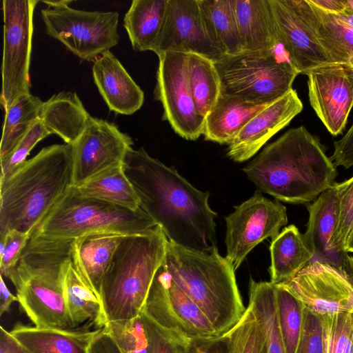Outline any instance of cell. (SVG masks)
Wrapping results in <instances>:
<instances>
[{
    "mask_svg": "<svg viewBox=\"0 0 353 353\" xmlns=\"http://www.w3.org/2000/svg\"><path fill=\"white\" fill-rule=\"evenodd\" d=\"M149 340L150 353H187L191 341L167 332L141 313Z\"/></svg>",
    "mask_w": 353,
    "mask_h": 353,
    "instance_id": "43",
    "label": "cell"
},
{
    "mask_svg": "<svg viewBox=\"0 0 353 353\" xmlns=\"http://www.w3.org/2000/svg\"><path fill=\"white\" fill-rule=\"evenodd\" d=\"M123 168L140 208L170 242L201 252L216 248L217 213L209 205V192L196 188L174 167L152 157L143 148H130Z\"/></svg>",
    "mask_w": 353,
    "mask_h": 353,
    "instance_id": "1",
    "label": "cell"
},
{
    "mask_svg": "<svg viewBox=\"0 0 353 353\" xmlns=\"http://www.w3.org/2000/svg\"><path fill=\"white\" fill-rule=\"evenodd\" d=\"M277 50L242 52L215 62L221 93L271 103L292 88L299 74Z\"/></svg>",
    "mask_w": 353,
    "mask_h": 353,
    "instance_id": "8",
    "label": "cell"
},
{
    "mask_svg": "<svg viewBox=\"0 0 353 353\" xmlns=\"http://www.w3.org/2000/svg\"><path fill=\"white\" fill-rule=\"evenodd\" d=\"M102 329L39 327L17 323L10 332L29 353H90L92 342Z\"/></svg>",
    "mask_w": 353,
    "mask_h": 353,
    "instance_id": "24",
    "label": "cell"
},
{
    "mask_svg": "<svg viewBox=\"0 0 353 353\" xmlns=\"http://www.w3.org/2000/svg\"><path fill=\"white\" fill-rule=\"evenodd\" d=\"M243 52L277 50L281 45L269 0H232Z\"/></svg>",
    "mask_w": 353,
    "mask_h": 353,
    "instance_id": "26",
    "label": "cell"
},
{
    "mask_svg": "<svg viewBox=\"0 0 353 353\" xmlns=\"http://www.w3.org/2000/svg\"><path fill=\"white\" fill-rule=\"evenodd\" d=\"M316 7L326 11L340 12L345 8V0H309Z\"/></svg>",
    "mask_w": 353,
    "mask_h": 353,
    "instance_id": "50",
    "label": "cell"
},
{
    "mask_svg": "<svg viewBox=\"0 0 353 353\" xmlns=\"http://www.w3.org/2000/svg\"><path fill=\"white\" fill-rule=\"evenodd\" d=\"M339 188V183H334L307 205L309 217L303 235L314 255L312 262L328 263L350 276L348 254L338 253L332 245L338 222Z\"/></svg>",
    "mask_w": 353,
    "mask_h": 353,
    "instance_id": "20",
    "label": "cell"
},
{
    "mask_svg": "<svg viewBox=\"0 0 353 353\" xmlns=\"http://www.w3.org/2000/svg\"><path fill=\"white\" fill-rule=\"evenodd\" d=\"M43 101L30 93L18 97L5 110L0 159L8 155L37 121Z\"/></svg>",
    "mask_w": 353,
    "mask_h": 353,
    "instance_id": "35",
    "label": "cell"
},
{
    "mask_svg": "<svg viewBox=\"0 0 353 353\" xmlns=\"http://www.w3.org/2000/svg\"><path fill=\"white\" fill-rule=\"evenodd\" d=\"M160 328L190 341L218 336L198 305L177 285L163 264L141 312Z\"/></svg>",
    "mask_w": 353,
    "mask_h": 353,
    "instance_id": "11",
    "label": "cell"
},
{
    "mask_svg": "<svg viewBox=\"0 0 353 353\" xmlns=\"http://www.w3.org/2000/svg\"><path fill=\"white\" fill-rule=\"evenodd\" d=\"M307 27L331 63H343L353 53V11L321 9L309 0H294Z\"/></svg>",
    "mask_w": 353,
    "mask_h": 353,
    "instance_id": "21",
    "label": "cell"
},
{
    "mask_svg": "<svg viewBox=\"0 0 353 353\" xmlns=\"http://www.w3.org/2000/svg\"><path fill=\"white\" fill-rule=\"evenodd\" d=\"M48 7H57L62 6H69L72 2L70 0H59V1H43Z\"/></svg>",
    "mask_w": 353,
    "mask_h": 353,
    "instance_id": "51",
    "label": "cell"
},
{
    "mask_svg": "<svg viewBox=\"0 0 353 353\" xmlns=\"http://www.w3.org/2000/svg\"><path fill=\"white\" fill-rule=\"evenodd\" d=\"M163 265L203 312L218 336L240 321L246 307L237 286L235 269L217 248L201 252L168 241Z\"/></svg>",
    "mask_w": 353,
    "mask_h": 353,
    "instance_id": "4",
    "label": "cell"
},
{
    "mask_svg": "<svg viewBox=\"0 0 353 353\" xmlns=\"http://www.w3.org/2000/svg\"><path fill=\"white\" fill-rule=\"evenodd\" d=\"M19 301L17 296L14 295L6 286L3 277L0 276V315L10 310L11 305Z\"/></svg>",
    "mask_w": 353,
    "mask_h": 353,
    "instance_id": "49",
    "label": "cell"
},
{
    "mask_svg": "<svg viewBox=\"0 0 353 353\" xmlns=\"http://www.w3.org/2000/svg\"><path fill=\"white\" fill-rule=\"evenodd\" d=\"M225 220V257L236 270L254 247L279 234L288 223L287 209L278 200H270L257 190L250 199L236 205Z\"/></svg>",
    "mask_w": 353,
    "mask_h": 353,
    "instance_id": "12",
    "label": "cell"
},
{
    "mask_svg": "<svg viewBox=\"0 0 353 353\" xmlns=\"http://www.w3.org/2000/svg\"><path fill=\"white\" fill-rule=\"evenodd\" d=\"M168 240L160 226L125 235L103 278L101 299L107 322L141 314Z\"/></svg>",
    "mask_w": 353,
    "mask_h": 353,
    "instance_id": "6",
    "label": "cell"
},
{
    "mask_svg": "<svg viewBox=\"0 0 353 353\" xmlns=\"http://www.w3.org/2000/svg\"><path fill=\"white\" fill-rule=\"evenodd\" d=\"M189 82L196 112L205 118L221 92L215 62L201 55L189 54Z\"/></svg>",
    "mask_w": 353,
    "mask_h": 353,
    "instance_id": "34",
    "label": "cell"
},
{
    "mask_svg": "<svg viewBox=\"0 0 353 353\" xmlns=\"http://www.w3.org/2000/svg\"><path fill=\"white\" fill-rule=\"evenodd\" d=\"M325 353H353V313L323 316Z\"/></svg>",
    "mask_w": 353,
    "mask_h": 353,
    "instance_id": "39",
    "label": "cell"
},
{
    "mask_svg": "<svg viewBox=\"0 0 353 353\" xmlns=\"http://www.w3.org/2000/svg\"><path fill=\"white\" fill-rule=\"evenodd\" d=\"M279 325L287 353H295L301 334L305 306L284 285L274 284Z\"/></svg>",
    "mask_w": 353,
    "mask_h": 353,
    "instance_id": "36",
    "label": "cell"
},
{
    "mask_svg": "<svg viewBox=\"0 0 353 353\" xmlns=\"http://www.w3.org/2000/svg\"><path fill=\"white\" fill-rule=\"evenodd\" d=\"M168 1H132L123 26L134 50L152 51L163 25Z\"/></svg>",
    "mask_w": 353,
    "mask_h": 353,
    "instance_id": "29",
    "label": "cell"
},
{
    "mask_svg": "<svg viewBox=\"0 0 353 353\" xmlns=\"http://www.w3.org/2000/svg\"><path fill=\"white\" fill-rule=\"evenodd\" d=\"M270 252L269 273L273 284L293 279L314 257L303 235L294 225L285 227L272 239Z\"/></svg>",
    "mask_w": 353,
    "mask_h": 353,
    "instance_id": "28",
    "label": "cell"
},
{
    "mask_svg": "<svg viewBox=\"0 0 353 353\" xmlns=\"http://www.w3.org/2000/svg\"><path fill=\"white\" fill-rule=\"evenodd\" d=\"M124 236L116 232H92L72 241V262L100 299L103 278Z\"/></svg>",
    "mask_w": 353,
    "mask_h": 353,
    "instance_id": "23",
    "label": "cell"
},
{
    "mask_svg": "<svg viewBox=\"0 0 353 353\" xmlns=\"http://www.w3.org/2000/svg\"><path fill=\"white\" fill-rule=\"evenodd\" d=\"M341 64L347 66L348 68L353 70V53L349 57V58L345 63Z\"/></svg>",
    "mask_w": 353,
    "mask_h": 353,
    "instance_id": "54",
    "label": "cell"
},
{
    "mask_svg": "<svg viewBox=\"0 0 353 353\" xmlns=\"http://www.w3.org/2000/svg\"><path fill=\"white\" fill-rule=\"evenodd\" d=\"M159 57L154 97L163 106V119L181 137L196 140L205 118L195 109L189 82V54L167 52Z\"/></svg>",
    "mask_w": 353,
    "mask_h": 353,
    "instance_id": "13",
    "label": "cell"
},
{
    "mask_svg": "<svg viewBox=\"0 0 353 353\" xmlns=\"http://www.w3.org/2000/svg\"><path fill=\"white\" fill-rule=\"evenodd\" d=\"M50 133L38 119L18 142L12 150L2 159L0 179L7 177L17 167L26 161V157L36 144Z\"/></svg>",
    "mask_w": 353,
    "mask_h": 353,
    "instance_id": "41",
    "label": "cell"
},
{
    "mask_svg": "<svg viewBox=\"0 0 353 353\" xmlns=\"http://www.w3.org/2000/svg\"><path fill=\"white\" fill-rule=\"evenodd\" d=\"M248 305L263 328L267 353H287L278 322L274 284L250 279Z\"/></svg>",
    "mask_w": 353,
    "mask_h": 353,
    "instance_id": "33",
    "label": "cell"
},
{
    "mask_svg": "<svg viewBox=\"0 0 353 353\" xmlns=\"http://www.w3.org/2000/svg\"><path fill=\"white\" fill-rule=\"evenodd\" d=\"M73 186L72 145L42 148L0 179V237L12 230H34Z\"/></svg>",
    "mask_w": 353,
    "mask_h": 353,
    "instance_id": "3",
    "label": "cell"
},
{
    "mask_svg": "<svg viewBox=\"0 0 353 353\" xmlns=\"http://www.w3.org/2000/svg\"><path fill=\"white\" fill-rule=\"evenodd\" d=\"M90 353H120V352L103 327L92 342Z\"/></svg>",
    "mask_w": 353,
    "mask_h": 353,
    "instance_id": "47",
    "label": "cell"
},
{
    "mask_svg": "<svg viewBox=\"0 0 353 353\" xmlns=\"http://www.w3.org/2000/svg\"><path fill=\"white\" fill-rule=\"evenodd\" d=\"M346 252H353V231L347 244Z\"/></svg>",
    "mask_w": 353,
    "mask_h": 353,
    "instance_id": "53",
    "label": "cell"
},
{
    "mask_svg": "<svg viewBox=\"0 0 353 353\" xmlns=\"http://www.w3.org/2000/svg\"><path fill=\"white\" fill-rule=\"evenodd\" d=\"M208 34L225 55L243 52L232 0H198Z\"/></svg>",
    "mask_w": 353,
    "mask_h": 353,
    "instance_id": "30",
    "label": "cell"
},
{
    "mask_svg": "<svg viewBox=\"0 0 353 353\" xmlns=\"http://www.w3.org/2000/svg\"><path fill=\"white\" fill-rule=\"evenodd\" d=\"M346 5L353 11V0H346Z\"/></svg>",
    "mask_w": 353,
    "mask_h": 353,
    "instance_id": "55",
    "label": "cell"
},
{
    "mask_svg": "<svg viewBox=\"0 0 353 353\" xmlns=\"http://www.w3.org/2000/svg\"><path fill=\"white\" fill-rule=\"evenodd\" d=\"M225 334L226 353H267L263 328L249 305L240 321Z\"/></svg>",
    "mask_w": 353,
    "mask_h": 353,
    "instance_id": "37",
    "label": "cell"
},
{
    "mask_svg": "<svg viewBox=\"0 0 353 353\" xmlns=\"http://www.w3.org/2000/svg\"><path fill=\"white\" fill-rule=\"evenodd\" d=\"M303 108L292 88L252 118L228 145L227 155L243 162L254 156L275 134L287 126Z\"/></svg>",
    "mask_w": 353,
    "mask_h": 353,
    "instance_id": "19",
    "label": "cell"
},
{
    "mask_svg": "<svg viewBox=\"0 0 353 353\" xmlns=\"http://www.w3.org/2000/svg\"><path fill=\"white\" fill-rule=\"evenodd\" d=\"M306 75L310 105L332 136L341 134L353 107V70L332 63Z\"/></svg>",
    "mask_w": 353,
    "mask_h": 353,
    "instance_id": "16",
    "label": "cell"
},
{
    "mask_svg": "<svg viewBox=\"0 0 353 353\" xmlns=\"http://www.w3.org/2000/svg\"><path fill=\"white\" fill-rule=\"evenodd\" d=\"M339 184L338 222L332 245L338 253L347 255L346 247L353 231V176Z\"/></svg>",
    "mask_w": 353,
    "mask_h": 353,
    "instance_id": "40",
    "label": "cell"
},
{
    "mask_svg": "<svg viewBox=\"0 0 353 353\" xmlns=\"http://www.w3.org/2000/svg\"><path fill=\"white\" fill-rule=\"evenodd\" d=\"M157 225L141 208L132 210L79 195L72 186L38 224L31 236L73 240L92 232L139 233Z\"/></svg>",
    "mask_w": 353,
    "mask_h": 353,
    "instance_id": "7",
    "label": "cell"
},
{
    "mask_svg": "<svg viewBox=\"0 0 353 353\" xmlns=\"http://www.w3.org/2000/svg\"><path fill=\"white\" fill-rule=\"evenodd\" d=\"M0 353H29L11 335L10 332L1 326Z\"/></svg>",
    "mask_w": 353,
    "mask_h": 353,
    "instance_id": "48",
    "label": "cell"
},
{
    "mask_svg": "<svg viewBox=\"0 0 353 353\" xmlns=\"http://www.w3.org/2000/svg\"><path fill=\"white\" fill-rule=\"evenodd\" d=\"M92 117L75 92H61L43 102L39 119L48 132L72 145L82 134Z\"/></svg>",
    "mask_w": 353,
    "mask_h": 353,
    "instance_id": "27",
    "label": "cell"
},
{
    "mask_svg": "<svg viewBox=\"0 0 353 353\" xmlns=\"http://www.w3.org/2000/svg\"><path fill=\"white\" fill-rule=\"evenodd\" d=\"M120 353H150L146 327L141 314L110 321L103 327Z\"/></svg>",
    "mask_w": 353,
    "mask_h": 353,
    "instance_id": "38",
    "label": "cell"
},
{
    "mask_svg": "<svg viewBox=\"0 0 353 353\" xmlns=\"http://www.w3.org/2000/svg\"><path fill=\"white\" fill-rule=\"evenodd\" d=\"M133 141L112 123L91 117L72 148L73 186L122 165Z\"/></svg>",
    "mask_w": 353,
    "mask_h": 353,
    "instance_id": "14",
    "label": "cell"
},
{
    "mask_svg": "<svg viewBox=\"0 0 353 353\" xmlns=\"http://www.w3.org/2000/svg\"><path fill=\"white\" fill-rule=\"evenodd\" d=\"M334 147L330 159L334 165L345 169L353 166V124L341 139L334 142Z\"/></svg>",
    "mask_w": 353,
    "mask_h": 353,
    "instance_id": "45",
    "label": "cell"
},
{
    "mask_svg": "<svg viewBox=\"0 0 353 353\" xmlns=\"http://www.w3.org/2000/svg\"><path fill=\"white\" fill-rule=\"evenodd\" d=\"M46 33L83 60L94 61L115 46L119 13L77 10L69 6L41 10Z\"/></svg>",
    "mask_w": 353,
    "mask_h": 353,
    "instance_id": "9",
    "label": "cell"
},
{
    "mask_svg": "<svg viewBox=\"0 0 353 353\" xmlns=\"http://www.w3.org/2000/svg\"><path fill=\"white\" fill-rule=\"evenodd\" d=\"M295 353H325L323 318L305 307L303 328Z\"/></svg>",
    "mask_w": 353,
    "mask_h": 353,
    "instance_id": "42",
    "label": "cell"
},
{
    "mask_svg": "<svg viewBox=\"0 0 353 353\" xmlns=\"http://www.w3.org/2000/svg\"><path fill=\"white\" fill-rule=\"evenodd\" d=\"M281 284L305 307L321 317L338 312L353 313V282L349 275L332 265L312 262Z\"/></svg>",
    "mask_w": 353,
    "mask_h": 353,
    "instance_id": "15",
    "label": "cell"
},
{
    "mask_svg": "<svg viewBox=\"0 0 353 353\" xmlns=\"http://www.w3.org/2000/svg\"><path fill=\"white\" fill-rule=\"evenodd\" d=\"M276 34L299 74L332 63L302 18L294 0H269Z\"/></svg>",
    "mask_w": 353,
    "mask_h": 353,
    "instance_id": "18",
    "label": "cell"
},
{
    "mask_svg": "<svg viewBox=\"0 0 353 353\" xmlns=\"http://www.w3.org/2000/svg\"><path fill=\"white\" fill-rule=\"evenodd\" d=\"M63 286L72 327L86 321L103 327L107 319L101 300L86 284L72 261L65 271Z\"/></svg>",
    "mask_w": 353,
    "mask_h": 353,
    "instance_id": "32",
    "label": "cell"
},
{
    "mask_svg": "<svg viewBox=\"0 0 353 353\" xmlns=\"http://www.w3.org/2000/svg\"><path fill=\"white\" fill-rule=\"evenodd\" d=\"M92 74L101 95L111 111L130 115L143 105V90L110 50L94 61Z\"/></svg>",
    "mask_w": 353,
    "mask_h": 353,
    "instance_id": "22",
    "label": "cell"
},
{
    "mask_svg": "<svg viewBox=\"0 0 353 353\" xmlns=\"http://www.w3.org/2000/svg\"><path fill=\"white\" fill-rule=\"evenodd\" d=\"M347 263L349 268V274L353 282V256H347Z\"/></svg>",
    "mask_w": 353,
    "mask_h": 353,
    "instance_id": "52",
    "label": "cell"
},
{
    "mask_svg": "<svg viewBox=\"0 0 353 353\" xmlns=\"http://www.w3.org/2000/svg\"><path fill=\"white\" fill-rule=\"evenodd\" d=\"M243 171L259 191L292 204L313 201L333 185L337 176L323 145L304 125L287 130Z\"/></svg>",
    "mask_w": 353,
    "mask_h": 353,
    "instance_id": "2",
    "label": "cell"
},
{
    "mask_svg": "<svg viewBox=\"0 0 353 353\" xmlns=\"http://www.w3.org/2000/svg\"><path fill=\"white\" fill-rule=\"evenodd\" d=\"M72 188L83 197L100 199L132 210L140 208L139 196L123 165L107 170Z\"/></svg>",
    "mask_w": 353,
    "mask_h": 353,
    "instance_id": "31",
    "label": "cell"
},
{
    "mask_svg": "<svg viewBox=\"0 0 353 353\" xmlns=\"http://www.w3.org/2000/svg\"><path fill=\"white\" fill-rule=\"evenodd\" d=\"M227 337L225 334L209 339L191 341L187 353H226Z\"/></svg>",
    "mask_w": 353,
    "mask_h": 353,
    "instance_id": "46",
    "label": "cell"
},
{
    "mask_svg": "<svg viewBox=\"0 0 353 353\" xmlns=\"http://www.w3.org/2000/svg\"><path fill=\"white\" fill-rule=\"evenodd\" d=\"M6 245L0 256V273L10 279L31 236L17 230H12L6 236Z\"/></svg>",
    "mask_w": 353,
    "mask_h": 353,
    "instance_id": "44",
    "label": "cell"
},
{
    "mask_svg": "<svg viewBox=\"0 0 353 353\" xmlns=\"http://www.w3.org/2000/svg\"><path fill=\"white\" fill-rule=\"evenodd\" d=\"M270 104L221 92L205 118V140L229 145L244 125Z\"/></svg>",
    "mask_w": 353,
    "mask_h": 353,
    "instance_id": "25",
    "label": "cell"
},
{
    "mask_svg": "<svg viewBox=\"0 0 353 353\" xmlns=\"http://www.w3.org/2000/svg\"><path fill=\"white\" fill-rule=\"evenodd\" d=\"M37 0H3V51L1 105L8 108L30 93L29 68Z\"/></svg>",
    "mask_w": 353,
    "mask_h": 353,
    "instance_id": "10",
    "label": "cell"
},
{
    "mask_svg": "<svg viewBox=\"0 0 353 353\" xmlns=\"http://www.w3.org/2000/svg\"><path fill=\"white\" fill-rule=\"evenodd\" d=\"M152 51L196 54L216 62L223 54L211 41L198 0H168L161 31Z\"/></svg>",
    "mask_w": 353,
    "mask_h": 353,
    "instance_id": "17",
    "label": "cell"
},
{
    "mask_svg": "<svg viewBox=\"0 0 353 353\" xmlns=\"http://www.w3.org/2000/svg\"><path fill=\"white\" fill-rule=\"evenodd\" d=\"M72 241L31 236L9 279L34 326L72 328L63 286Z\"/></svg>",
    "mask_w": 353,
    "mask_h": 353,
    "instance_id": "5",
    "label": "cell"
}]
</instances>
